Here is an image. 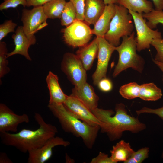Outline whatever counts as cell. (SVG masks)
I'll return each instance as SVG.
<instances>
[{
  "label": "cell",
  "instance_id": "cell-13",
  "mask_svg": "<svg viewBox=\"0 0 163 163\" xmlns=\"http://www.w3.org/2000/svg\"><path fill=\"white\" fill-rule=\"evenodd\" d=\"M29 121L27 114H17L4 104H0V132L15 133L19 124Z\"/></svg>",
  "mask_w": 163,
  "mask_h": 163
},
{
  "label": "cell",
  "instance_id": "cell-32",
  "mask_svg": "<svg viewBox=\"0 0 163 163\" xmlns=\"http://www.w3.org/2000/svg\"><path fill=\"white\" fill-rule=\"evenodd\" d=\"M21 5L24 7L27 6L26 0H4L0 5V10H7L11 8H15L19 5Z\"/></svg>",
  "mask_w": 163,
  "mask_h": 163
},
{
  "label": "cell",
  "instance_id": "cell-33",
  "mask_svg": "<svg viewBox=\"0 0 163 163\" xmlns=\"http://www.w3.org/2000/svg\"><path fill=\"white\" fill-rule=\"evenodd\" d=\"M136 112L138 115L143 113L155 114L158 116L163 120V106L156 109H152L144 107L141 109L136 110Z\"/></svg>",
  "mask_w": 163,
  "mask_h": 163
},
{
  "label": "cell",
  "instance_id": "cell-4",
  "mask_svg": "<svg viewBox=\"0 0 163 163\" xmlns=\"http://www.w3.org/2000/svg\"><path fill=\"white\" fill-rule=\"evenodd\" d=\"M133 31L129 36L122 37L121 43L115 47V50L119 54L117 63L114 69L113 76L116 77L122 71L131 68L141 73L145 63L143 58L137 53V44Z\"/></svg>",
  "mask_w": 163,
  "mask_h": 163
},
{
  "label": "cell",
  "instance_id": "cell-34",
  "mask_svg": "<svg viewBox=\"0 0 163 163\" xmlns=\"http://www.w3.org/2000/svg\"><path fill=\"white\" fill-rule=\"evenodd\" d=\"M91 163H114L110 157L104 152H100L98 155L93 158Z\"/></svg>",
  "mask_w": 163,
  "mask_h": 163
},
{
  "label": "cell",
  "instance_id": "cell-20",
  "mask_svg": "<svg viewBox=\"0 0 163 163\" xmlns=\"http://www.w3.org/2000/svg\"><path fill=\"white\" fill-rule=\"evenodd\" d=\"M134 152L129 142L122 140L113 146L110 151V157L114 163H124Z\"/></svg>",
  "mask_w": 163,
  "mask_h": 163
},
{
  "label": "cell",
  "instance_id": "cell-11",
  "mask_svg": "<svg viewBox=\"0 0 163 163\" xmlns=\"http://www.w3.org/2000/svg\"><path fill=\"white\" fill-rule=\"evenodd\" d=\"M70 142L62 138L54 136L49 139L41 146L29 151L28 163H44L49 160L53 155V149L57 146L67 147Z\"/></svg>",
  "mask_w": 163,
  "mask_h": 163
},
{
  "label": "cell",
  "instance_id": "cell-5",
  "mask_svg": "<svg viewBox=\"0 0 163 163\" xmlns=\"http://www.w3.org/2000/svg\"><path fill=\"white\" fill-rule=\"evenodd\" d=\"M116 12L110 22L108 30L104 37L110 44L116 47L121 37L129 36L134 29L132 17L123 6L115 4Z\"/></svg>",
  "mask_w": 163,
  "mask_h": 163
},
{
  "label": "cell",
  "instance_id": "cell-8",
  "mask_svg": "<svg viewBox=\"0 0 163 163\" xmlns=\"http://www.w3.org/2000/svg\"><path fill=\"white\" fill-rule=\"evenodd\" d=\"M89 25L84 21L76 20L62 30L64 41L73 48L81 47L88 44L92 33Z\"/></svg>",
  "mask_w": 163,
  "mask_h": 163
},
{
  "label": "cell",
  "instance_id": "cell-16",
  "mask_svg": "<svg viewBox=\"0 0 163 163\" xmlns=\"http://www.w3.org/2000/svg\"><path fill=\"white\" fill-rule=\"evenodd\" d=\"M99 50L98 38L96 37L89 44L80 47L76 55L86 71L91 68L95 59L97 57Z\"/></svg>",
  "mask_w": 163,
  "mask_h": 163
},
{
  "label": "cell",
  "instance_id": "cell-35",
  "mask_svg": "<svg viewBox=\"0 0 163 163\" xmlns=\"http://www.w3.org/2000/svg\"><path fill=\"white\" fill-rule=\"evenodd\" d=\"M97 85L101 91L104 92L110 91L113 88L111 81L106 78L101 79L98 82Z\"/></svg>",
  "mask_w": 163,
  "mask_h": 163
},
{
  "label": "cell",
  "instance_id": "cell-25",
  "mask_svg": "<svg viewBox=\"0 0 163 163\" xmlns=\"http://www.w3.org/2000/svg\"><path fill=\"white\" fill-rule=\"evenodd\" d=\"M140 85L136 82H132L121 86L119 92L121 95L127 99H132L138 97Z\"/></svg>",
  "mask_w": 163,
  "mask_h": 163
},
{
  "label": "cell",
  "instance_id": "cell-9",
  "mask_svg": "<svg viewBox=\"0 0 163 163\" xmlns=\"http://www.w3.org/2000/svg\"><path fill=\"white\" fill-rule=\"evenodd\" d=\"M129 11L132 17L136 32V39L138 51L149 48L153 39L162 38L160 32L158 30H154L148 26L142 14Z\"/></svg>",
  "mask_w": 163,
  "mask_h": 163
},
{
  "label": "cell",
  "instance_id": "cell-7",
  "mask_svg": "<svg viewBox=\"0 0 163 163\" xmlns=\"http://www.w3.org/2000/svg\"><path fill=\"white\" fill-rule=\"evenodd\" d=\"M61 68L75 88H80L87 82L86 70L76 54L69 52L65 53Z\"/></svg>",
  "mask_w": 163,
  "mask_h": 163
},
{
  "label": "cell",
  "instance_id": "cell-1",
  "mask_svg": "<svg viewBox=\"0 0 163 163\" xmlns=\"http://www.w3.org/2000/svg\"><path fill=\"white\" fill-rule=\"evenodd\" d=\"M115 110V112L97 107L91 110L101 123V132L105 133L110 141L120 139L125 131L136 133L146 128L145 124L128 114L123 103L117 104Z\"/></svg>",
  "mask_w": 163,
  "mask_h": 163
},
{
  "label": "cell",
  "instance_id": "cell-2",
  "mask_svg": "<svg viewBox=\"0 0 163 163\" xmlns=\"http://www.w3.org/2000/svg\"><path fill=\"white\" fill-rule=\"evenodd\" d=\"M34 117L39 125L35 130L24 129L18 133L0 132L1 142L8 146H13L21 152L26 153L39 148L58 132L57 128L47 123L42 116L35 113Z\"/></svg>",
  "mask_w": 163,
  "mask_h": 163
},
{
  "label": "cell",
  "instance_id": "cell-21",
  "mask_svg": "<svg viewBox=\"0 0 163 163\" xmlns=\"http://www.w3.org/2000/svg\"><path fill=\"white\" fill-rule=\"evenodd\" d=\"M118 3L129 11L142 14L154 9L152 3L147 0H119Z\"/></svg>",
  "mask_w": 163,
  "mask_h": 163
},
{
  "label": "cell",
  "instance_id": "cell-18",
  "mask_svg": "<svg viewBox=\"0 0 163 163\" xmlns=\"http://www.w3.org/2000/svg\"><path fill=\"white\" fill-rule=\"evenodd\" d=\"M46 82L50 95L49 104H63L68 95L61 88L57 75L50 71L46 77Z\"/></svg>",
  "mask_w": 163,
  "mask_h": 163
},
{
  "label": "cell",
  "instance_id": "cell-27",
  "mask_svg": "<svg viewBox=\"0 0 163 163\" xmlns=\"http://www.w3.org/2000/svg\"><path fill=\"white\" fill-rule=\"evenodd\" d=\"M8 50L6 43L0 42V78L3 77L10 71L8 66V61L7 58Z\"/></svg>",
  "mask_w": 163,
  "mask_h": 163
},
{
  "label": "cell",
  "instance_id": "cell-31",
  "mask_svg": "<svg viewBox=\"0 0 163 163\" xmlns=\"http://www.w3.org/2000/svg\"><path fill=\"white\" fill-rule=\"evenodd\" d=\"M73 5L76 12V19L84 21L85 0H69Z\"/></svg>",
  "mask_w": 163,
  "mask_h": 163
},
{
  "label": "cell",
  "instance_id": "cell-22",
  "mask_svg": "<svg viewBox=\"0 0 163 163\" xmlns=\"http://www.w3.org/2000/svg\"><path fill=\"white\" fill-rule=\"evenodd\" d=\"M162 96L161 90L154 83L140 85L139 97L142 100L155 101L161 99Z\"/></svg>",
  "mask_w": 163,
  "mask_h": 163
},
{
  "label": "cell",
  "instance_id": "cell-26",
  "mask_svg": "<svg viewBox=\"0 0 163 163\" xmlns=\"http://www.w3.org/2000/svg\"><path fill=\"white\" fill-rule=\"evenodd\" d=\"M143 17L147 20L146 23L151 29L156 28L159 24H163V11L153 9L147 13L142 14Z\"/></svg>",
  "mask_w": 163,
  "mask_h": 163
},
{
  "label": "cell",
  "instance_id": "cell-37",
  "mask_svg": "<svg viewBox=\"0 0 163 163\" xmlns=\"http://www.w3.org/2000/svg\"><path fill=\"white\" fill-rule=\"evenodd\" d=\"M154 6L155 9L157 10H163V0H151Z\"/></svg>",
  "mask_w": 163,
  "mask_h": 163
},
{
  "label": "cell",
  "instance_id": "cell-19",
  "mask_svg": "<svg viewBox=\"0 0 163 163\" xmlns=\"http://www.w3.org/2000/svg\"><path fill=\"white\" fill-rule=\"evenodd\" d=\"M106 5L103 0H85L84 21L94 25L103 13Z\"/></svg>",
  "mask_w": 163,
  "mask_h": 163
},
{
  "label": "cell",
  "instance_id": "cell-40",
  "mask_svg": "<svg viewBox=\"0 0 163 163\" xmlns=\"http://www.w3.org/2000/svg\"><path fill=\"white\" fill-rule=\"evenodd\" d=\"M119 0H103L106 5L118 3Z\"/></svg>",
  "mask_w": 163,
  "mask_h": 163
},
{
  "label": "cell",
  "instance_id": "cell-15",
  "mask_svg": "<svg viewBox=\"0 0 163 163\" xmlns=\"http://www.w3.org/2000/svg\"><path fill=\"white\" fill-rule=\"evenodd\" d=\"M12 38L15 47L13 51L8 53L7 58L18 54L24 56L28 60L31 61V59L28 53V49L30 46L34 44L25 35L22 26H19L17 27L15 33L12 35Z\"/></svg>",
  "mask_w": 163,
  "mask_h": 163
},
{
  "label": "cell",
  "instance_id": "cell-36",
  "mask_svg": "<svg viewBox=\"0 0 163 163\" xmlns=\"http://www.w3.org/2000/svg\"><path fill=\"white\" fill-rule=\"evenodd\" d=\"M27 7L42 6L51 0H26Z\"/></svg>",
  "mask_w": 163,
  "mask_h": 163
},
{
  "label": "cell",
  "instance_id": "cell-41",
  "mask_svg": "<svg viewBox=\"0 0 163 163\" xmlns=\"http://www.w3.org/2000/svg\"><path fill=\"white\" fill-rule=\"evenodd\" d=\"M161 157L162 158H163V150L162 152V153L161 154Z\"/></svg>",
  "mask_w": 163,
  "mask_h": 163
},
{
  "label": "cell",
  "instance_id": "cell-23",
  "mask_svg": "<svg viewBox=\"0 0 163 163\" xmlns=\"http://www.w3.org/2000/svg\"><path fill=\"white\" fill-rule=\"evenodd\" d=\"M66 2V0H51L42 5L48 18H60Z\"/></svg>",
  "mask_w": 163,
  "mask_h": 163
},
{
  "label": "cell",
  "instance_id": "cell-3",
  "mask_svg": "<svg viewBox=\"0 0 163 163\" xmlns=\"http://www.w3.org/2000/svg\"><path fill=\"white\" fill-rule=\"evenodd\" d=\"M48 107L57 118L63 130L81 138L86 147L91 149L95 143L99 126H91L74 116L63 104H49Z\"/></svg>",
  "mask_w": 163,
  "mask_h": 163
},
{
  "label": "cell",
  "instance_id": "cell-24",
  "mask_svg": "<svg viewBox=\"0 0 163 163\" xmlns=\"http://www.w3.org/2000/svg\"><path fill=\"white\" fill-rule=\"evenodd\" d=\"M60 19L61 25L66 27L70 25L77 20L75 10L70 1L66 2Z\"/></svg>",
  "mask_w": 163,
  "mask_h": 163
},
{
  "label": "cell",
  "instance_id": "cell-6",
  "mask_svg": "<svg viewBox=\"0 0 163 163\" xmlns=\"http://www.w3.org/2000/svg\"><path fill=\"white\" fill-rule=\"evenodd\" d=\"M47 19L42 5L34 7L30 10H23L21 21L23 30L27 37L34 44L36 41L35 34L48 25L46 21Z\"/></svg>",
  "mask_w": 163,
  "mask_h": 163
},
{
  "label": "cell",
  "instance_id": "cell-38",
  "mask_svg": "<svg viewBox=\"0 0 163 163\" xmlns=\"http://www.w3.org/2000/svg\"><path fill=\"white\" fill-rule=\"evenodd\" d=\"M0 163H12L13 162L8 157L6 153L1 152L0 153Z\"/></svg>",
  "mask_w": 163,
  "mask_h": 163
},
{
  "label": "cell",
  "instance_id": "cell-14",
  "mask_svg": "<svg viewBox=\"0 0 163 163\" xmlns=\"http://www.w3.org/2000/svg\"><path fill=\"white\" fill-rule=\"evenodd\" d=\"M71 95L76 98L91 110L97 107L99 100L94 88L87 82L81 88H73Z\"/></svg>",
  "mask_w": 163,
  "mask_h": 163
},
{
  "label": "cell",
  "instance_id": "cell-30",
  "mask_svg": "<svg viewBox=\"0 0 163 163\" xmlns=\"http://www.w3.org/2000/svg\"><path fill=\"white\" fill-rule=\"evenodd\" d=\"M151 45L153 46L157 51V53L154 59L163 63V38L153 39L151 42Z\"/></svg>",
  "mask_w": 163,
  "mask_h": 163
},
{
  "label": "cell",
  "instance_id": "cell-29",
  "mask_svg": "<svg viewBox=\"0 0 163 163\" xmlns=\"http://www.w3.org/2000/svg\"><path fill=\"white\" fill-rule=\"evenodd\" d=\"M17 24L10 20L5 21L0 25V42L8 34L14 32V29Z\"/></svg>",
  "mask_w": 163,
  "mask_h": 163
},
{
  "label": "cell",
  "instance_id": "cell-39",
  "mask_svg": "<svg viewBox=\"0 0 163 163\" xmlns=\"http://www.w3.org/2000/svg\"><path fill=\"white\" fill-rule=\"evenodd\" d=\"M153 62L156 64L158 67L160 68L161 70L162 71L163 73V63L161 62L154 60V59H152ZM162 81L163 83V75L162 78Z\"/></svg>",
  "mask_w": 163,
  "mask_h": 163
},
{
  "label": "cell",
  "instance_id": "cell-17",
  "mask_svg": "<svg viewBox=\"0 0 163 163\" xmlns=\"http://www.w3.org/2000/svg\"><path fill=\"white\" fill-rule=\"evenodd\" d=\"M116 12L115 4L106 5L104 11L92 29L97 37H104L109 30L111 20Z\"/></svg>",
  "mask_w": 163,
  "mask_h": 163
},
{
  "label": "cell",
  "instance_id": "cell-28",
  "mask_svg": "<svg viewBox=\"0 0 163 163\" xmlns=\"http://www.w3.org/2000/svg\"><path fill=\"white\" fill-rule=\"evenodd\" d=\"M149 148H142L135 151L131 157L124 163H141L149 157Z\"/></svg>",
  "mask_w": 163,
  "mask_h": 163
},
{
  "label": "cell",
  "instance_id": "cell-12",
  "mask_svg": "<svg viewBox=\"0 0 163 163\" xmlns=\"http://www.w3.org/2000/svg\"><path fill=\"white\" fill-rule=\"evenodd\" d=\"M65 107L74 116L93 126H99L100 121L91 110L79 100L70 95L63 104Z\"/></svg>",
  "mask_w": 163,
  "mask_h": 163
},
{
  "label": "cell",
  "instance_id": "cell-10",
  "mask_svg": "<svg viewBox=\"0 0 163 163\" xmlns=\"http://www.w3.org/2000/svg\"><path fill=\"white\" fill-rule=\"evenodd\" d=\"M99 50L96 68L92 75L93 84L97 85L102 78H106L108 65L115 47L110 44L104 37H97Z\"/></svg>",
  "mask_w": 163,
  "mask_h": 163
}]
</instances>
